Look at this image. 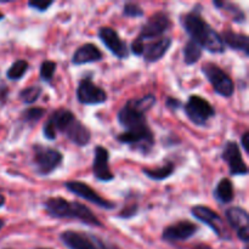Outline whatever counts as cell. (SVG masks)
<instances>
[{
	"label": "cell",
	"instance_id": "8d00e7d4",
	"mask_svg": "<svg viewBox=\"0 0 249 249\" xmlns=\"http://www.w3.org/2000/svg\"><path fill=\"white\" fill-rule=\"evenodd\" d=\"M4 225H5L4 220H1V219H0V230H1V229L4 228Z\"/></svg>",
	"mask_w": 249,
	"mask_h": 249
},
{
	"label": "cell",
	"instance_id": "d4e9b609",
	"mask_svg": "<svg viewBox=\"0 0 249 249\" xmlns=\"http://www.w3.org/2000/svg\"><path fill=\"white\" fill-rule=\"evenodd\" d=\"M29 63L23 58L16 60L6 72V78L10 80H19L23 78V75L28 72Z\"/></svg>",
	"mask_w": 249,
	"mask_h": 249
},
{
	"label": "cell",
	"instance_id": "484cf974",
	"mask_svg": "<svg viewBox=\"0 0 249 249\" xmlns=\"http://www.w3.org/2000/svg\"><path fill=\"white\" fill-rule=\"evenodd\" d=\"M43 94V89L38 85H31L28 88H24L19 91L18 97L24 105H33L39 100V97Z\"/></svg>",
	"mask_w": 249,
	"mask_h": 249
},
{
	"label": "cell",
	"instance_id": "277c9868",
	"mask_svg": "<svg viewBox=\"0 0 249 249\" xmlns=\"http://www.w3.org/2000/svg\"><path fill=\"white\" fill-rule=\"evenodd\" d=\"M44 208L48 215L55 219H74L85 225L102 228V223L91 209L79 202L67 201L63 197H50L44 202Z\"/></svg>",
	"mask_w": 249,
	"mask_h": 249
},
{
	"label": "cell",
	"instance_id": "7c38bea8",
	"mask_svg": "<svg viewBox=\"0 0 249 249\" xmlns=\"http://www.w3.org/2000/svg\"><path fill=\"white\" fill-rule=\"evenodd\" d=\"M77 100L84 106H97L107 101V92L95 84L91 78L84 77L77 88Z\"/></svg>",
	"mask_w": 249,
	"mask_h": 249
},
{
	"label": "cell",
	"instance_id": "8fae6325",
	"mask_svg": "<svg viewBox=\"0 0 249 249\" xmlns=\"http://www.w3.org/2000/svg\"><path fill=\"white\" fill-rule=\"evenodd\" d=\"M63 186L71 194L75 195V196L80 197V198L85 199L87 202H90L91 204H95V206L100 207V208L106 209V211H112V209L116 208V203L114 202H111L108 199L101 197L90 185L85 184V182L72 180V181H66L63 184Z\"/></svg>",
	"mask_w": 249,
	"mask_h": 249
},
{
	"label": "cell",
	"instance_id": "ffe728a7",
	"mask_svg": "<svg viewBox=\"0 0 249 249\" xmlns=\"http://www.w3.org/2000/svg\"><path fill=\"white\" fill-rule=\"evenodd\" d=\"M224 45L229 46L231 50L242 51L246 56H249V38L243 33H236L232 29H225L220 34Z\"/></svg>",
	"mask_w": 249,
	"mask_h": 249
},
{
	"label": "cell",
	"instance_id": "603a6c76",
	"mask_svg": "<svg viewBox=\"0 0 249 249\" xmlns=\"http://www.w3.org/2000/svg\"><path fill=\"white\" fill-rule=\"evenodd\" d=\"M175 172V164L173 162L165 163L158 168H142V174L153 181H164L169 179Z\"/></svg>",
	"mask_w": 249,
	"mask_h": 249
},
{
	"label": "cell",
	"instance_id": "7a4b0ae2",
	"mask_svg": "<svg viewBox=\"0 0 249 249\" xmlns=\"http://www.w3.org/2000/svg\"><path fill=\"white\" fill-rule=\"evenodd\" d=\"M61 133L78 147H85L91 141V131L75 117L71 109L61 107L53 112L43 126V135L46 140L53 141Z\"/></svg>",
	"mask_w": 249,
	"mask_h": 249
},
{
	"label": "cell",
	"instance_id": "f546056e",
	"mask_svg": "<svg viewBox=\"0 0 249 249\" xmlns=\"http://www.w3.org/2000/svg\"><path fill=\"white\" fill-rule=\"evenodd\" d=\"M139 212V204L138 202L131 201V202H126L125 206L123 207L121 212L118 213V218L121 219H130L133 216H135Z\"/></svg>",
	"mask_w": 249,
	"mask_h": 249
},
{
	"label": "cell",
	"instance_id": "d6986e66",
	"mask_svg": "<svg viewBox=\"0 0 249 249\" xmlns=\"http://www.w3.org/2000/svg\"><path fill=\"white\" fill-rule=\"evenodd\" d=\"M102 58H104L102 51L95 44L87 43L84 45L79 46L74 51L72 56V65L83 66L88 65V63L100 62Z\"/></svg>",
	"mask_w": 249,
	"mask_h": 249
},
{
	"label": "cell",
	"instance_id": "5b68a950",
	"mask_svg": "<svg viewBox=\"0 0 249 249\" xmlns=\"http://www.w3.org/2000/svg\"><path fill=\"white\" fill-rule=\"evenodd\" d=\"M32 150H33L32 164H33L34 172L39 177H49L63 162V155L56 148L36 143V145H33Z\"/></svg>",
	"mask_w": 249,
	"mask_h": 249
},
{
	"label": "cell",
	"instance_id": "52a82bcc",
	"mask_svg": "<svg viewBox=\"0 0 249 249\" xmlns=\"http://www.w3.org/2000/svg\"><path fill=\"white\" fill-rule=\"evenodd\" d=\"M182 108L187 118L197 126H206L216 113L213 105L199 95H191Z\"/></svg>",
	"mask_w": 249,
	"mask_h": 249
},
{
	"label": "cell",
	"instance_id": "4dcf8cb0",
	"mask_svg": "<svg viewBox=\"0 0 249 249\" xmlns=\"http://www.w3.org/2000/svg\"><path fill=\"white\" fill-rule=\"evenodd\" d=\"M53 5V0L50 1H28L27 2V6L31 7V9L36 10L38 12H45L50 9Z\"/></svg>",
	"mask_w": 249,
	"mask_h": 249
},
{
	"label": "cell",
	"instance_id": "f1b7e54d",
	"mask_svg": "<svg viewBox=\"0 0 249 249\" xmlns=\"http://www.w3.org/2000/svg\"><path fill=\"white\" fill-rule=\"evenodd\" d=\"M145 15L142 7L136 2H125L123 6V16L126 18H140Z\"/></svg>",
	"mask_w": 249,
	"mask_h": 249
},
{
	"label": "cell",
	"instance_id": "8992f818",
	"mask_svg": "<svg viewBox=\"0 0 249 249\" xmlns=\"http://www.w3.org/2000/svg\"><path fill=\"white\" fill-rule=\"evenodd\" d=\"M201 70L216 94L225 99L235 94V83L223 68L213 62H207L202 66Z\"/></svg>",
	"mask_w": 249,
	"mask_h": 249
},
{
	"label": "cell",
	"instance_id": "836d02e7",
	"mask_svg": "<svg viewBox=\"0 0 249 249\" xmlns=\"http://www.w3.org/2000/svg\"><path fill=\"white\" fill-rule=\"evenodd\" d=\"M7 91H9V90H7V87H5V85L0 88V104H4V102L6 101Z\"/></svg>",
	"mask_w": 249,
	"mask_h": 249
},
{
	"label": "cell",
	"instance_id": "6da1fadb",
	"mask_svg": "<svg viewBox=\"0 0 249 249\" xmlns=\"http://www.w3.org/2000/svg\"><path fill=\"white\" fill-rule=\"evenodd\" d=\"M157 102L153 94L130 99L122 106L117 113V121L124 131L116 136L122 145H128L131 150L143 156L150 155L156 143L155 134L150 128L146 113Z\"/></svg>",
	"mask_w": 249,
	"mask_h": 249
},
{
	"label": "cell",
	"instance_id": "9a60e30c",
	"mask_svg": "<svg viewBox=\"0 0 249 249\" xmlns=\"http://www.w3.org/2000/svg\"><path fill=\"white\" fill-rule=\"evenodd\" d=\"M198 225L189 220H181L167 226L162 232V240L168 243L185 242L194 237L198 231Z\"/></svg>",
	"mask_w": 249,
	"mask_h": 249
},
{
	"label": "cell",
	"instance_id": "9c48e42d",
	"mask_svg": "<svg viewBox=\"0 0 249 249\" xmlns=\"http://www.w3.org/2000/svg\"><path fill=\"white\" fill-rule=\"evenodd\" d=\"M60 241L67 249H114L97 236L83 231H63L60 233Z\"/></svg>",
	"mask_w": 249,
	"mask_h": 249
},
{
	"label": "cell",
	"instance_id": "83f0119b",
	"mask_svg": "<svg viewBox=\"0 0 249 249\" xmlns=\"http://www.w3.org/2000/svg\"><path fill=\"white\" fill-rule=\"evenodd\" d=\"M56 67H57V65H56V62H53V61H43L40 65V70H39V74H40L41 79L45 83H50L56 72Z\"/></svg>",
	"mask_w": 249,
	"mask_h": 249
},
{
	"label": "cell",
	"instance_id": "ba28073f",
	"mask_svg": "<svg viewBox=\"0 0 249 249\" xmlns=\"http://www.w3.org/2000/svg\"><path fill=\"white\" fill-rule=\"evenodd\" d=\"M191 214L195 219H197V220L199 221V223H203L204 225H207L209 229H212L219 240H232V236H231V232L230 230H229L228 225L224 223L221 216L219 215L215 211L211 209L209 207L197 204V206H194L191 208Z\"/></svg>",
	"mask_w": 249,
	"mask_h": 249
},
{
	"label": "cell",
	"instance_id": "30bf717a",
	"mask_svg": "<svg viewBox=\"0 0 249 249\" xmlns=\"http://www.w3.org/2000/svg\"><path fill=\"white\" fill-rule=\"evenodd\" d=\"M173 26L172 19L169 14L164 10L155 12L145 23L141 27L140 34L138 36L136 40L145 43L146 40H156V39L162 38L163 34L169 31Z\"/></svg>",
	"mask_w": 249,
	"mask_h": 249
},
{
	"label": "cell",
	"instance_id": "4316f807",
	"mask_svg": "<svg viewBox=\"0 0 249 249\" xmlns=\"http://www.w3.org/2000/svg\"><path fill=\"white\" fill-rule=\"evenodd\" d=\"M46 113V109L43 107H29L21 113V119L27 124H36Z\"/></svg>",
	"mask_w": 249,
	"mask_h": 249
},
{
	"label": "cell",
	"instance_id": "7402d4cb",
	"mask_svg": "<svg viewBox=\"0 0 249 249\" xmlns=\"http://www.w3.org/2000/svg\"><path fill=\"white\" fill-rule=\"evenodd\" d=\"M213 5L219 11L225 12L230 17L231 21L235 23H245L246 22V18H247L246 12L235 2L225 1V0H214Z\"/></svg>",
	"mask_w": 249,
	"mask_h": 249
},
{
	"label": "cell",
	"instance_id": "44dd1931",
	"mask_svg": "<svg viewBox=\"0 0 249 249\" xmlns=\"http://www.w3.org/2000/svg\"><path fill=\"white\" fill-rule=\"evenodd\" d=\"M213 196L215 201L220 204H230L235 199V189L233 184L228 178H223L216 184L213 191Z\"/></svg>",
	"mask_w": 249,
	"mask_h": 249
},
{
	"label": "cell",
	"instance_id": "e0dca14e",
	"mask_svg": "<svg viewBox=\"0 0 249 249\" xmlns=\"http://www.w3.org/2000/svg\"><path fill=\"white\" fill-rule=\"evenodd\" d=\"M92 174L97 181L109 182L114 180V174L109 168V152L101 145H97L94 150Z\"/></svg>",
	"mask_w": 249,
	"mask_h": 249
},
{
	"label": "cell",
	"instance_id": "3957f363",
	"mask_svg": "<svg viewBox=\"0 0 249 249\" xmlns=\"http://www.w3.org/2000/svg\"><path fill=\"white\" fill-rule=\"evenodd\" d=\"M180 24L190 36V40L198 44L202 50H207L211 53H225L226 49L220 33L204 19L199 4H196L189 12L180 16Z\"/></svg>",
	"mask_w": 249,
	"mask_h": 249
},
{
	"label": "cell",
	"instance_id": "d590c367",
	"mask_svg": "<svg viewBox=\"0 0 249 249\" xmlns=\"http://www.w3.org/2000/svg\"><path fill=\"white\" fill-rule=\"evenodd\" d=\"M4 204H5V197L0 194V208H2V207H4Z\"/></svg>",
	"mask_w": 249,
	"mask_h": 249
},
{
	"label": "cell",
	"instance_id": "ac0fdd59",
	"mask_svg": "<svg viewBox=\"0 0 249 249\" xmlns=\"http://www.w3.org/2000/svg\"><path fill=\"white\" fill-rule=\"evenodd\" d=\"M172 44L173 39L169 36H162L156 40L143 43V51L141 56L147 63H156L167 55Z\"/></svg>",
	"mask_w": 249,
	"mask_h": 249
},
{
	"label": "cell",
	"instance_id": "d6a6232c",
	"mask_svg": "<svg viewBox=\"0 0 249 249\" xmlns=\"http://www.w3.org/2000/svg\"><path fill=\"white\" fill-rule=\"evenodd\" d=\"M248 140H249V131L247 130L243 133L242 136H241V147L243 148V151H245L246 153H249Z\"/></svg>",
	"mask_w": 249,
	"mask_h": 249
},
{
	"label": "cell",
	"instance_id": "74e56055",
	"mask_svg": "<svg viewBox=\"0 0 249 249\" xmlns=\"http://www.w3.org/2000/svg\"><path fill=\"white\" fill-rule=\"evenodd\" d=\"M4 17H5V15H4V14H2V12H1V11H0V21H1V19H2V18H4Z\"/></svg>",
	"mask_w": 249,
	"mask_h": 249
},
{
	"label": "cell",
	"instance_id": "cb8c5ba5",
	"mask_svg": "<svg viewBox=\"0 0 249 249\" xmlns=\"http://www.w3.org/2000/svg\"><path fill=\"white\" fill-rule=\"evenodd\" d=\"M202 53H203V50H202L201 46L189 39V41L185 44L184 49H182V57H184L185 65H196L199 61V58L202 57Z\"/></svg>",
	"mask_w": 249,
	"mask_h": 249
},
{
	"label": "cell",
	"instance_id": "e575fe53",
	"mask_svg": "<svg viewBox=\"0 0 249 249\" xmlns=\"http://www.w3.org/2000/svg\"><path fill=\"white\" fill-rule=\"evenodd\" d=\"M192 249H214V248H212L211 246L208 245H204V243H199V245H196L195 247H192Z\"/></svg>",
	"mask_w": 249,
	"mask_h": 249
},
{
	"label": "cell",
	"instance_id": "4fadbf2b",
	"mask_svg": "<svg viewBox=\"0 0 249 249\" xmlns=\"http://www.w3.org/2000/svg\"><path fill=\"white\" fill-rule=\"evenodd\" d=\"M99 39L107 48V50L116 56L119 60H126L130 55L128 45L125 41L119 36L118 32L111 27H101L97 32Z\"/></svg>",
	"mask_w": 249,
	"mask_h": 249
},
{
	"label": "cell",
	"instance_id": "f35d334b",
	"mask_svg": "<svg viewBox=\"0 0 249 249\" xmlns=\"http://www.w3.org/2000/svg\"><path fill=\"white\" fill-rule=\"evenodd\" d=\"M36 249H50V248H36Z\"/></svg>",
	"mask_w": 249,
	"mask_h": 249
},
{
	"label": "cell",
	"instance_id": "5bb4252c",
	"mask_svg": "<svg viewBox=\"0 0 249 249\" xmlns=\"http://www.w3.org/2000/svg\"><path fill=\"white\" fill-rule=\"evenodd\" d=\"M221 158L228 164L231 177H245L248 174V167L236 141H228L221 152Z\"/></svg>",
	"mask_w": 249,
	"mask_h": 249
},
{
	"label": "cell",
	"instance_id": "2e32d148",
	"mask_svg": "<svg viewBox=\"0 0 249 249\" xmlns=\"http://www.w3.org/2000/svg\"><path fill=\"white\" fill-rule=\"evenodd\" d=\"M228 224L236 231L237 237L246 246L249 242V216L246 209L241 207H230L225 212Z\"/></svg>",
	"mask_w": 249,
	"mask_h": 249
},
{
	"label": "cell",
	"instance_id": "1f68e13d",
	"mask_svg": "<svg viewBox=\"0 0 249 249\" xmlns=\"http://www.w3.org/2000/svg\"><path fill=\"white\" fill-rule=\"evenodd\" d=\"M165 106L168 107L169 109H172V111H178V109H181L182 106H184V104L181 102V100L177 99V97H172L169 96L167 100H165Z\"/></svg>",
	"mask_w": 249,
	"mask_h": 249
}]
</instances>
